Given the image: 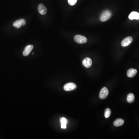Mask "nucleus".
<instances>
[{
  "mask_svg": "<svg viewBox=\"0 0 139 139\" xmlns=\"http://www.w3.org/2000/svg\"><path fill=\"white\" fill-rule=\"evenodd\" d=\"M112 16V13L111 11L109 10H106L104 11L101 15L100 19L103 22L106 21L109 19Z\"/></svg>",
  "mask_w": 139,
  "mask_h": 139,
  "instance_id": "nucleus-1",
  "label": "nucleus"
},
{
  "mask_svg": "<svg viewBox=\"0 0 139 139\" xmlns=\"http://www.w3.org/2000/svg\"><path fill=\"white\" fill-rule=\"evenodd\" d=\"M74 39L76 42L79 44L85 43L87 41V39L86 37L80 35L75 36Z\"/></svg>",
  "mask_w": 139,
  "mask_h": 139,
  "instance_id": "nucleus-2",
  "label": "nucleus"
},
{
  "mask_svg": "<svg viewBox=\"0 0 139 139\" xmlns=\"http://www.w3.org/2000/svg\"><path fill=\"white\" fill-rule=\"evenodd\" d=\"M77 86L74 83L70 82L66 84L64 87V90L66 91H73L76 89Z\"/></svg>",
  "mask_w": 139,
  "mask_h": 139,
  "instance_id": "nucleus-3",
  "label": "nucleus"
},
{
  "mask_svg": "<svg viewBox=\"0 0 139 139\" xmlns=\"http://www.w3.org/2000/svg\"><path fill=\"white\" fill-rule=\"evenodd\" d=\"M26 24V21L25 20L21 19H19L15 21L13 23V25L16 28H19L21 27L22 26H24Z\"/></svg>",
  "mask_w": 139,
  "mask_h": 139,
  "instance_id": "nucleus-4",
  "label": "nucleus"
},
{
  "mask_svg": "<svg viewBox=\"0 0 139 139\" xmlns=\"http://www.w3.org/2000/svg\"><path fill=\"white\" fill-rule=\"evenodd\" d=\"M108 94H109V91H108V89L106 87H103L101 90V92L99 94V97L100 99H104L107 97Z\"/></svg>",
  "mask_w": 139,
  "mask_h": 139,
  "instance_id": "nucleus-5",
  "label": "nucleus"
},
{
  "mask_svg": "<svg viewBox=\"0 0 139 139\" xmlns=\"http://www.w3.org/2000/svg\"><path fill=\"white\" fill-rule=\"evenodd\" d=\"M133 41V38L131 36H128L126 37L121 42V45L123 47H126L128 46Z\"/></svg>",
  "mask_w": 139,
  "mask_h": 139,
  "instance_id": "nucleus-6",
  "label": "nucleus"
},
{
  "mask_svg": "<svg viewBox=\"0 0 139 139\" xmlns=\"http://www.w3.org/2000/svg\"><path fill=\"white\" fill-rule=\"evenodd\" d=\"M34 46L32 45H28L24 49V50L23 52V55L26 57L28 55L30 54L31 52L32 51V49L33 48Z\"/></svg>",
  "mask_w": 139,
  "mask_h": 139,
  "instance_id": "nucleus-7",
  "label": "nucleus"
},
{
  "mask_svg": "<svg viewBox=\"0 0 139 139\" xmlns=\"http://www.w3.org/2000/svg\"><path fill=\"white\" fill-rule=\"evenodd\" d=\"M83 65L86 68L90 67L92 64V60L89 58H85L82 61Z\"/></svg>",
  "mask_w": 139,
  "mask_h": 139,
  "instance_id": "nucleus-8",
  "label": "nucleus"
},
{
  "mask_svg": "<svg viewBox=\"0 0 139 139\" xmlns=\"http://www.w3.org/2000/svg\"><path fill=\"white\" fill-rule=\"evenodd\" d=\"M38 10L39 12L41 15L46 14L47 12V9L45 6L42 4H40L38 6Z\"/></svg>",
  "mask_w": 139,
  "mask_h": 139,
  "instance_id": "nucleus-9",
  "label": "nucleus"
},
{
  "mask_svg": "<svg viewBox=\"0 0 139 139\" xmlns=\"http://www.w3.org/2000/svg\"><path fill=\"white\" fill-rule=\"evenodd\" d=\"M137 73L136 69H131L128 70L127 72V75L128 77L133 78L134 77Z\"/></svg>",
  "mask_w": 139,
  "mask_h": 139,
  "instance_id": "nucleus-10",
  "label": "nucleus"
},
{
  "mask_svg": "<svg viewBox=\"0 0 139 139\" xmlns=\"http://www.w3.org/2000/svg\"><path fill=\"white\" fill-rule=\"evenodd\" d=\"M129 18L131 20L139 19V13L136 12H133L129 16Z\"/></svg>",
  "mask_w": 139,
  "mask_h": 139,
  "instance_id": "nucleus-11",
  "label": "nucleus"
},
{
  "mask_svg": "<svg viewBox=\"0 0 139 139\" xmlns=\"http://www.w3.org/2000/svg\"><path fill=\"white\" fill-rule=\"evenodd\" d=\"M124 123V121L123 119H117L114 121V126L116 127H119V126H121L123 125Z\"/></svg>",
  "mask_w": 139,
  "mask_h": 139,
  "instance_id": "nucleus-12",
  "label": "nucleus"
},
{
  "mask_svg": "<svg viewBox=\"0 0 139 139\" xmlns=\"http://www.w3.org/2000/svg\"><path fill=\"white\" fill-rule=\"evenodd\" d=\"M134 96L133 93H130L127 96V101L129 103H132L134 101Z\"/></svg>",
  "mask_w": 139,
  "mask_h": 139,
  "instance_id": "nucleus-13",
  "label": "nucleus"
},
{
  "mask_svg": "<svg viewBox=\"0 0 139 139\" xmlns=\"http://www.w3.org/2000/svg\"><path fill=\"white\" fill-rule=\"evenodd\" d=\"M111 113V111L109 108H107L105 109L104 116L106 118H107L110 116Z\"/></svg>",
  "mask_w": 139,
  "mask_h": 139,
  "instance_id": "nucleus-14",
  "label": "nucleus"
},
{
  "mask_svg": "<svg viewBox=\"0 0 139 139\" xmlns=\"http://www.w3.org/2000/svg\"><path fill=\"white\" fill-rule=\"evenodd\" d=\"M77 0H68V2L69 4L71 5H75L77 3Z\"/></svg>",
  "mask_w": 139,
  "mask_h": 139,
  "instance_id": "nucleus-15",
  "label": "nucleus"
},
{
  "mask_svg": "<svg viewBox=\"0 0 139 139\" xmlns=\"http://www.w3.org/2000/svg\"><path fill=\"white\" fill-rule=\"evenodd\" d=\"M60 122L62 124H66L67 123V119H65L64 118H60Z\"/></svg>",
  "mask_w": 139,
  "mask_h": 139,
  "instance_id": "nucleus-16",
  "label": "nucleus"
},
{
  "mask_svg": "<svg viewBox=\"0 0 139 139\" xmlns=\"http://www.w3.org/2000/svg\"><path fill=\"white\" fill-rule=\"evenodd\" d=\"M66 128H67L66 124H61V128H62V129H66Z\"/></svg>",
  "mask_w": 139,
  "mask_h": 139,
  "instance_id": "nucleus-17",
  "label": "nucleus"
}]
</instances>
